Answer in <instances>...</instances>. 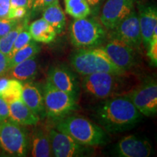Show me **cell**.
<instances>
[{
  "instance_id": "d590c367",
  "label": "cell",
  "mask_w": 157,
  "mask_h": 157,
  "mask_svg": "<svg viewBox=\"0 0 157 157\" xmlns=\"http://www.w3.org/2000/svg\"><path fill=\"white\" fill-rule=\"evenodd\" d=\"M35 0H28V9L30 10Z\"/></svg>"
},
{
  "instance_id": "ba28073f",
  "label": "cell",
  "mask_w": 157,
  "mask_h": 157,
  "mask_svg": "<svg viewBox=\"0 0 157 157\" xmlns=\"http://www.w3.org/2000/svg\"><path fill=\"white\" fill-rule=\"evenodd\" d=\"M141 114L153 117L157 113V84L154 78L147 79L125 94Z\"/></svg>"
},
{
  "instance_id": "277c9868",
  "label": "cell",
  "mask_w": 157,
  "mask_h": 157,
  "mask_svg": "<svg viewBox=\"0 0 157 157\" xmlns=\"http://www.w3.org/2000/svg\"><path fill=\"white\" fill-rule=\"evenodd\" d=\"M30 137L23 125L11 119L0 121V148L11 156L23 157L29 154Z\"/></svg>"
},
{
  "instance_id": "83f0119b",
  "label": "cell",
  "mask_w": 157,
  "mask_h": 157,
  "mask_svg": "<svg viewBox=\"0 0 157 157\" xmlns=\"http://www.w3.org/2000/svg\"><path fill=\"white\" fill-rule=\"evenodd\" d=\"M21 22V20L0 18V37L5 36L7 33H9Z\"/></svg>"
},
{
  "instance_id": "4dcf8cb0",
  "label": "cell",
  "mask_w": 157,
  "mask_h": 157,
  "mask_svg": "<svg viewBox=\"0 0 157 157\" xmlns=\"http://www.w3.org/2000/svg\"><path fill=\"white\" fill-rule=\"evenodd\" d=\"M9 71V57L0 51V77Z\"/></svg>"
},
{
  "instance_id": "5bb4252c",
  "label": "cell",
  "mask_w": 157,
  "mask_h": 157,
  "mask_svg": "<svg viewBox=\"0 0 157 157\" xmlns=\"http://www.w3.org/2000/svg\"><path fill=\"white\" fill-rule=\"evenodd\" d=\"M152 147L146 139L131 135L124 137L115 146L114 153L120 157H148Z\"/></svg>"
},
{
  "instance_id": "d6986e66",
  "label": "cell",
  "mask_w": 157,
  "mask_h": 157,
  "mask_svg": "<svg viewBox=\"0 0 157 157\" xmlns=\"http://www.w3.org/2000/svg\"><path fill=\"white\" fill-rule=\"evenodd\" d=\"M29 31L33 40L44 44H50L53 42L57 36L53 27L43 17L31 23L29 26Z\"/></svg>"
},
{
  "instance_id": "e0dca14e",
  "label": "cell",
  "mask_w": 157,
  "mask_h": 157,
  "mask_svg": "<svg viewBox=\"0 0 157 157\" xmlns=\"http://www.w3.org/2000/svg\"><path fill=\"white\" fill-rule=\"evenodd\" d=\"M9 118L23 126L36 125L40 118L23 103L21 99L8 103Z\"/></svg>"
},
{
  "instance_id": "30bf717a",
  "label": "cell",
  "mask_w": 157,
  "mask_h": 157,
  "mask_svg": "<svg viewBox=\"0 0 157 157\" xmlns=\"http://www.w3.org/2000/svg\"><path fill=\"white\" fill-rule=\"evenodd\" d=\"M50 137L52 156L80 157L90 154L89 146L79 144L69 135L57 129H50Z\"/></svg>"
},
{
  "instance_id": "7402d4cb",
  "label": "cell",
  "mask_w": 157,
  "mask_h": 157,
  "mask_svg": "<svg viewBox=\"0 0 157 157\" xmlns=\"http://www.w3.org/2000/svg\"><path fill=\"white\" fill-rule=\"evenodd\" d=\"M64 4L66 13L75 19L84 18L91 13L87 0H64Z\"/></svg>"
},
{
  "instance_id": "e575fe53",
  "label": "cell",
  "mask_w": 157,
  "mask_h": 157,
  "mask_svg": "<svg viewBox=\"0 0 157 157\" xmlns=\"http://www.w3.org/2000/svg\"><path fill=\"white\" fill-rule=\"evenodd\" d=\"M87 2L89 3L90 5L91 6H96L99 5L101 2L102 0H87Z\"/></svg>"
},
{
  "instance_id": "484cf974",
  "label": "cell",
  "mask_w": 157,
  "mask_h": 157,
  "mask_svg": "<svg viewBox=\"0 0 157 157\" xmlns=\"http://www.w3.org/2000/svg\"><path fill=\"white\" fill-rule=\"evenodd\" d=\"M31 40H32V38H31L30 33L29 31V26L28 24H27L17 34L16 39L15 40L14 44H13V49H12L10 54L9 56V58L11 56H13L17 50H19L20 49L28 44Z\"/></svg>"
},
{
  "instance_id": "4316f807",
  "label": "cell",
  "mask_w": 157,
  "mask_h": 157,
  "mask_svg": "<svg viewBox=\"0 0 157 157\" xmlns=\"http://www.w3.org/2000/svg\"><path fill=\"white\" fill-rule=\"evenodd\" d=\"M147 49V56L150 58L152 64L156 67L157 66V26L154 29L152 38Z\"/></svg>"
},
{
  "instance_id": "cb8c5ba5",
  "label": "cell",
  "mask_w": 157,
  "mask_h": 157,
  "mask_svg": "<svg viewBox=\"0 0 157 157\" xmlns=\"http://www.w3.org/2000/svg\"><path fill=\"white\" fill-rule=\"evenodd\" d=\"M27 24H28V18H25L23 22L21 21L9 33H7L5 36L0 37V51L2 52L9 57L17 34Z\"/></svg>"
},
{
  "instance_id": "4fadbf2b",
  "label": "cell",
  "mask_w": 157,
  "mask_h": 157,
  "mask_svg": "<svg viewBox=\"0 0 157 157\" xmlns=\"http://www.w3.org/2000/svg\"><path fill=\"white\" fill-rule=\"evenodd\" d=\"M48 80L54 87L63 91L78 101L80 86L77 76L70 68L63 66H56L48 71Z\"/></svg>"
},
{
  "instance_id": "2e32d148",
  "label": "cell",
  "mask_w": 157,
  "mask_h": 157,
  "mask_svg": "<svg viewBox=\"0 0 157 157\" xmlns=\"http://www.w3.org/2000/svg\"><path fill=\"white\" fill-rule=\"evenodd\" d=\"M21 100L39 118H44L46 116L43 93L35 84L26 82L23 84Z\"/></svg>"
},
{
  "instance_id": "ac0fdd59",
  "label": "cell",
  "mask_w": 157,
  "mask_h": 157,
  "mask_svg": "<svg viewBox=\"0 0 157 157\" xmlns=\"http://www.w3.org/2000/svg\"><path fill=\"white\" fill-rule=\"evenodd\" d=\"M31 156L34 157L52 156L51 149L50 129L36 127L33 131L30 137V148Z\"/></svg>"
},
{
  "instance_id": "ffe728a7",
  "label": "cell",
  "mask_w": 157,
  "mask_h": 157,
  "mask_svg": "<svg viewBox=\"0 0 157 157\" xmlns=\"http://www.w3.org/2000/svg\"><path fill=\"white\" fill-rule=\"evenodd\" d=\"M42 17L52 25L57 34H60L66 27V18L59 1L48 5L42 10Z\"/></svg>"
},
{
  "instance_id": "836d02e7",
  "label": "cell",
  "mask_w": 157,
  "mask_h": 157,
  "mask_svg": "<svg viewBox=\"0 0 157 157\" xmlns=\"http://www.w3.org/2000/svg\"><path fill=\"white\" fill-rule=\"evenodd\" d=\"M20 7L28 8V0H10V8Z\"/></svg>"
},
{
  "instance_id": "9a60e30c",
  "label": "cell",
  "mask_w": 157,
  "mask_h": 157,
  "mask_svg": "<svg viewBox=\"0 0 157 157\" xmlns=\"http://www.w3.org/2000/svg\"><path fill=\"white\" fill-rule=\"evenodd\" d=\"M138 19L143 44L146 48L152 38L154 29L157 26V10L153 5H138Z\"/></svg>"
},
{
  "instance_id": "7a4b0ae2",
  "label": "cell",
  "mask_w": 157,
  "mask_h": 157,
  "mask_svg": "<svg viewBox=\"0 0 157 157\" xmlns=\"http://www.w3.org/2000/svg\"><path fill=\"white\" fill-rule=\"evenodd\" d=\"M57 121V130L69 135L83 146H103L109 140L107 132L87 118L69 115Z\"/></svg>"
},
{
  "instance_id": "8fae6325",
  "label": "cell",
  "mask_w": 157,
  "mask_h": 157,
  "mask_svg": "<svg viewBox=\"0 0 157 157\" xmlns=\"http://www.w3.org/2000/svg\"><path fill=\"white\" fill-rule=\"evenodd\" d=\"M137 0H107L101 13L104 28L111 30L135 10Z\"/></svg>"
},
{
  "instance_id": "6da1fadb",
  "label": "cell",
  "mask_w": 157,
  "mask_h": 157,
  "mask_svg": "<svg viewBox=\"0 0 157 157\" xmlns=\"http://www.w3.org/2000/svg\"><path fill=\"white\" fill-rule=\"evenodd\" d=\"M94 114L102 128L111 134L132 129L142 118V114L126 95L105 98L96 107Z\"/></svg>"
},
{
  "instance_id": "3957f363",
  "label": "cell",
  "mask_w": 157,
  "mask_h": 157,
  "mask_svg": "<svg viewBox=\"0 0 157 157\" xmlns=\"http://www.w3.org/2000/svg\"><path fill=\"white\" fill-rule=\"evenodd\" d=\"M70 64L74 71L82 76L101 72L122 76L126 73L113 63L101 47L80 48L71 55Z\"/></svg>"
},
{
  "instance_id": "7c38bea8",
  "label": "cell",
  "mask_w": 157,
  "mask_h": 157,
  "mask_svg": "<svg viewBox=\"0 0 157 157\" xmlns=\"http://www.w3.org/2000/svg\"><path fill=\"white\" fill-rule=\"evenodd\" d=\"M117 67L127 72L137 64L134 49L117 39L109 38L104 46L101 47Z\"/></svg>"
},
{
  "instance_id": "d6a6232c",
  "label": "cell",
  "mask_w": 157,
  "mask_h": 157,
  "mask_svg": "<svg viewBox=\"0 0 157 157\" xmlns=\"http://www.w3.org/2000/svg\"><path fill=\"white\" fill-rule=\"evenodd\" d=\"M10 9V0H0V18H7Z\"/></svg>"
},
{
  "instance_id": "d4e9b609",
  "label": "cell",
  "mask_w": 157,
  "mask_h": 157,
  "mask_svg": "<svg viewBox=\"0 0 157 157\" xmlns=\"http://www.w3.org/2000/svg\"><path fill=\"white\" fill-rule=\"evenodd\" d=\"M22 89L23 84L21 81L15 78H9L7 86L0 95V97L3 98L7 103L21 99Z\"/></svg>"
},
{
  "instance_id": "5b68a950",
  "label": "cell",
  "mask_w": 157,
  "mask_h": 157,
  "mask_svg": "<svg viewBox=\"0 0 157 157\" xmlns=\"http://www.w3.org/2000/svg\"><path fill=\"white\" fill-rule=\"evenodd\" d=\"M71 44L77 48L99 47L106 38L103 25L93 18L75 19L69 27Z\"/></svg>"
},
{
  "instance_id": "f546056e",
  "label": "cell",
  "mask_w": 157,
  "mask_h": 157,
  "mask_svg": "<svg viewBox=\"0 0 157 157\" xmlns=\"http://www.w3.org/2000/svg\"><path fill=\"white\" fill-rule=\"evenodd\" d=\"M56 1H59V0H35L30 10L32 12L43 10L45 7Z\"/></svg>"
},
{
  "instance_id": "8992f818",
  "label": "cell",
  "mask_w": 157,
  "mask_h": 157,
  "mask_svg": "<svg viewBox=\"0 0 157 157\" xmlns=\"http://www.w3.org/2000/svg\"><path fill=\"white\" fill-rule=\"evenodd\" d=\"M43 97L46 116L51 120L58 121L71 115L79 109L77 101L63 91L54 87L47 80L43 87Z\"/></svg>"
},
{
  "instance_id": "f1b7e54d",
  "label": "cell",
  "mask_w": 157,
  "mask_h": 157,
  "mask_svg": "<svg viewBox=\"0 0 157 157\" xmlns=\"http://www.w3.org/2000/svg\"><path fill=\"white\" fill-rule=\"evenodd\" d=\"M27 7H15V8H10L9 11V14L7 18L9 19H16L21 20L25 17L27 15Z\"/></svg>"
},
{
  "instance_id": "603a6c76",
  "label": "cell",
  "mask_w": 157,
  "mask_h": 157,
  "mask_svg": "<svg viewBox=\"0 0 157 157\" xmlns=\"http://www.w3.org/2000/svg\"><path fill=\"white\" fill-rule=\"evenodd\" d=\"M41 47L37 44L36 42L31 40L28 44L23 47L9 58V70L19 63L27 60L31 57L36 56L39 53Z\"/></svg>"
},
{
  "instance_id": "44dd1931",
  "label": "cell",
  "mask_w": 157,
  "mask_h": 157,
  "mask_svg": "<svg viewBox=\"0 0 157 157\" xmlns=\"http://www.w3.org/2000/svg\"><path fill=\"white\" fill-rule=\"evenodd\" d=\"M13 78L19 81L33 79L38 72V61L36 56L19 63L9 70Z\"/></svg>"
},
{
  "instance_id": "9c48e42d",
  "label": "cell",
  "mask_w": 157,
  "mask_h": 157,
  "mask_svg": "<svg viewBox=\"0 0 157 157\" xmlns=\"http://www.w3.org/2000/svg\"><path fill=\"white\" fill-rule=\"evenodd\" d=\"M109 33V38L117 39L135 50H139L143 44L138 15L133 10L129 15L123 19Z\"/></svg>"
},
{
  "instance_id": "1f68e13d",
  "label": "cell",
  "mask_w": 157,
  "mask_h": 157,
  "mask_svg": "<svg viewBox=\"0 0 157 157\" xmlns=\"http://www.w3.org/2000/svg\"><path fill=\"white\" fill-rule=\"evenodd\" d=\"M9 118L8 103L0 97V121L6 120Z\"/></svg>"
},
{
  "instance_id": "52a82bcc",
  "label": "cell",
  "mask_w": 157,
  "mask_h": 157,
  "mask_svg": "<svg viewBox=\"0 0 157 157\" xmlns=\"http://www.w3.org/2000/svg\"><path fill=\"white\" fill-rule=\"evenodd\" d=\"M120 75L101 72L82 76L81 87L88 95L99 99L112 97L119 86Z\"/></svg>"
}]
</instances>
